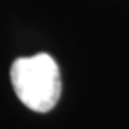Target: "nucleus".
<instances>
[{"label": "nucleus", "mask_w": 129, "mask_h": 129, "mask_svg": "<svg viewBox=\"0 0 129 129\" xmlns=\"http://www.w3.org/2000/svg\"><path fill=\"white\" fill-rule=\"evenodd\" d=\"M10 81L20 102L35 112H49L54 109L62 92L57 62L44 52L14 60L10 67Z\"/></svg>", "instance_id": "f257e3e1"}]
</instances>
